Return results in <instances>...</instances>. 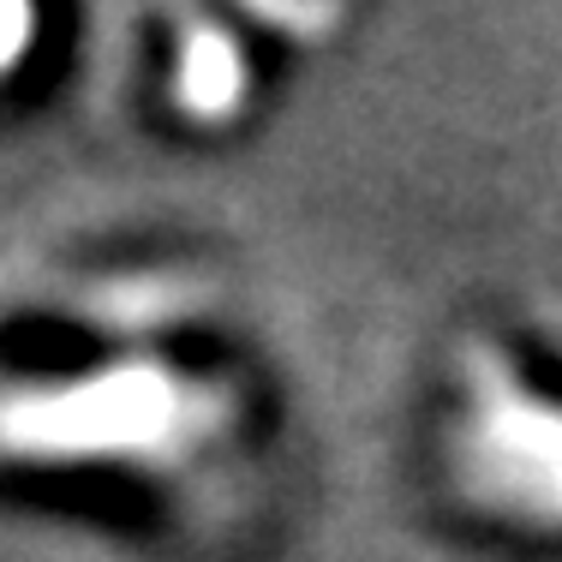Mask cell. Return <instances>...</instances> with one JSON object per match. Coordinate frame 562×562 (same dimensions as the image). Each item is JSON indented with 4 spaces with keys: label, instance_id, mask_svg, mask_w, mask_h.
<instances>
[{
    "label": "cell",
    "instance_id": "4",
    "mask_svg": "<svg viewBox=\"0 0 562 562\" xmlns=\"http://www.w3.org/2000/svg\"><path fill=\"white\" fill-rule=\"evenodd\" d=\"M31 31H36V12L31 7H0V78L24 60L31 48Z\"/></svg>",
    "mask_w": 562,
    "mask_h": 562
},
{
    "label": "cell",
    "instance_id": "2",
    "mask_svg": "<svg viewBox=\"0 0 562 562\" xmlns=\"http://www.w3.org/2000/svg\"><path fill=\"white\" fill-rule=\"evenodd\" d=\"M454 467L479 503L562 527V407L532 390L491 341L461 353Z\"/></svg>",
    "mask_w": 562,
    "mask_h": 562
},
{
    "label": "cell",
    "instance_id": "1",
    "mask_svg": "<svg viewBox=\"0 0 562 562\" xmlns=\"http://www.w3.org/2000/svg\"><path fill=\"white\" fill-rule=\"evenodd\" d=\"M227 425V395L162 359H120L55 390H0L7 461H173Z\"/></svg>",
    "mask_w": 562,
    "mask_h": 562
},
{
    "label": "cell",
    "instance_id": "3",
    "mask_svg": "<svg viewBox=\"0 0 562 562\" xmlns=\"http://www.w3.org/2000/svg\"><path fill=\"white\" fill-rule=\"evenodd\" d=\"M246 55L216 19H192L180 31V66H173V102L198 126H222L246 109Z\"/></svg>",
    "mask_w": 562,
    "mask_h": 562
}]
</instances>
